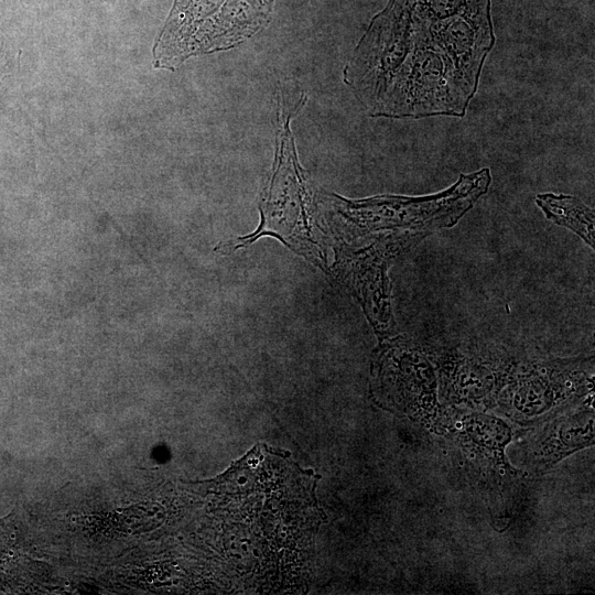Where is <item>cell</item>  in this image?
I'll list each match as a JSON object with an SVG mask.
<instances>
[{"label": "cell", "instance_id": "cell-1", "mask_svg": "<svg viewBox=\"0 0 595 595\" xmlns=\"http://www.w3.org/2000/svg\"><path fill=\"white\" fill-rule=\"evenodd\" d=\"M495 43L491 0H389L344 82L370 117L463 118Z\"/></svg>", "mask_w": 595, "mask_h": 595}, {"label": "cell", "instance_id": "cell-2", "mask_svg": "<svg viewBox=\"0 0 595 595\" xmlns=\"http://www.w3.org/2000/svg\"><path fill=\"white\" fill-rule=\"evenodd\" d=\"M593 359H507L494 408L531 428L588 400Z\"/></svg>", "mask_w": 595, "mask_h": 595}, {"label": "cell", "instance_id": "cell-3", "mask_svg": "<svg viewBox=\"0 0 595 595\" xmlns=\"http://www.w3.org/2000/svg\"><path fill=\"white\" fill-rule=\"evenodd\" d=\"M488 167L461 174L446 190L421 196L380 195L359 201L337 197L344 218L360 232L382 229L431 234L454 226L488 192Z\"/></svg>", "mask_w": 595, "mask_h": 595}, {"label": "cell", "instance_id": "cell-4", "mask_svg": "<svg viewBox=\"0 0 595 595\" xmlns=\"http://www.w3.org/2000/svg\"><path fill=\"white\" fill-rule=\"evenodd\" d=\"M274 0H175L164 39L193 51L226 50L263 29Z\"/></svg>", "mask_w": 595, "mask_h": 595}, {"label": "cell", "instance_id": "cell-5", "mask_svg": "<svg viewBox=\"0 0 595 595\" xmlns=\"http://www.w3.org/2000/svg\"><path fill=\"white\" fill-rule=\"evenodd\" d=\"M377 383L388 407L439 431L445 405L437 400L436 369L422 349L408 342L387 346L378 357Z\"/></svg>", "mask_w": 595, "mask_h": 595}, {"label": "cell", "instance_id": "cell-6", "mask_svg": "<svg viewBox=\"0 0 595 595\" xmlns=\"http://www.w3.org/2000/svg\"><path fill=\"white\" fill-rule=\"evenodd\" d=\"M439 432L487 472L502 478L517 474L505 454L515 434L509 420L483 410L445 405Z\"/></svg>", "mask_w": 595, "mask_h": 595}, {"label": "cell", "instance_id": "cell-7", "mask_svg": "<svg viewBox=\"0 0 595 595\" xmlns=\"http://www.w3.org/2000/svg\"><path fill=\"white\" fill-rule=\"evenodd\" d=\"M594 410L589 400L524 430L520 463L541 475L563 458L594 444Z\"/></svg>", "mask_w": 595, "mask_h": 595}, {"label": "cell", "instance_id": "cell-8", "mask_svg": "<svg viewBox=\"0 0 595 595\" xmlns=\"http://www.w3.org/2000/svg\"><path fill=\"white\" fill-rule=\"evenodd\" d=\"M507 359L447 354L437 361L439 394L445 405L494 408Z\"/></svg>", "mask_w": 595, "mask_h": 595}, {"label": "cell", "instance_id": "cell-9", "mask_svg": "<svg viewBox=\"0 0 595 595\" xmlns=\"http://www.w3.org/2000/svg\"><path fill=\"white\" fill-rule=\"evenodd\" d=\"M536 204L549 220L571 229L594 248V210L580 198L544 193L536 196Z\"/></svg>", "mask_w": 595, "mask_h": 595}]
</instances>
